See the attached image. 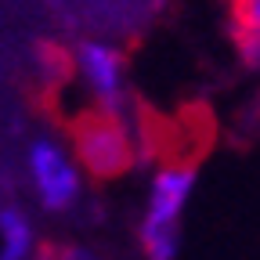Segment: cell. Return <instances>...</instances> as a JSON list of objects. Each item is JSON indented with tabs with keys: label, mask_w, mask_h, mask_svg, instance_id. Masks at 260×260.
Returning <instances> with one entry per match:
<instances>
[{
	"label": "cell",
	"mask_w": 260,
	"mask_h": 260,
	"mask_svg": "<svg viewBox=\"0 0 260 260\" xmlns=\"http://www.w3.org/2000/svg\"><path fill=\"white\" fill-rule=\"evenodd\" d=\"M138 130L145 159L159 170H195L217 141V119L206 102H184L174 112L138 102Z\"/></svg>",
	"instance_id": "6da1fadb"
},
{
	"label": "cell",
	"mask_w": 260,
	"mask_h": 260,
	"mask_svg": "<svg viewBox=\"0 0 260 260\" xmlns=\"http://www.w3.org/2000/svg\"><path fill=\"white\" fill-rule=\"evenodd\" d=\"M65 138H69L80 167L102 184V181H116L123 174H130L134 167V138L123 123V116L109 105H90L76 116H61L58 119Z\"/></svg>",
	"instance_id": "7a4b0ae2"
},
{
	"label": "cell",
	"mask_w": 260,
	"mask_h": 260,
	"mask_svg": "<svg viewBox=\"0 0 260 260\" xmlns=\"http://www.w3.org/2000/svg\"><path fill=\"white\" fill-rule=\"evenodd\" d=\"M29 167H32V177H37V188H40L44 206L65 210V206L76 199L80 181H76L73 167L65 162V155H61L54 145H44V141H40L37 148H32V155H29Z\"/></svg>",
	"instance_id": "3957f363"
},
{
	"label": "cell",
	"mask_w": 260,
	"mask_h": 260,
	"mask_svg": "<svg viewBox=\"0 0 260 260\" xmlns=\"http://www.w3.org/2000/svg\"><path fill=\"white\" fill-rule=\"evenodd\" d=\"M80 65L87 73V83L94 87V94L102 98V105L119 112V98H123V61L116 51H105L98 44L80 47Z\"/></svg>",
	"instance_id": "277c9868"
},
{
	"label": "cell",
	"mask_w": 260,
	"mask_h": 260,
	"mask_svg": "<svg viewBox=\"0 0 260 260\" xmlns=\"http://www.w3.org/2000/svg\"><path fill=\"white\" fill-rule=\"evenodd\" d=\"M191 181H195V170H159L155 184H152V210H148V217L152 220H177L188 191H191Z\"/></svg>",
	"instance_id": "5b68a950"
},
{
	"label": "cell",
	"mask_w": 260,
	"mask_h": 260,
	"mask_svg": "<svg viewBox=\"0 0 260 260\" xmlns=\"http://www.w3.org/2000/svg\"><path fill=\"white\" fill-rule=\"evenodd\" d=\"M228 22H232V40L246 61H260V0H239L228 4Z\"/></svg>",
	"instance_id": "8992f818"
},
{
	"label": "cell",
	"mask_w": 260,
	"mask_h": 260,
	"mask_svg": "<svg viewBox=\"0 0 260 260\" xmlns=\"http://www.w3.org/2000/svg\"><path fill=\"white\" fill-rule=\"evenodd\" d=\"M141 246L148 260H174L177 253V220H152L141 224Z\"/></svg>",
	"instance_id": "52a82bcc"
},
{
	"label": "cell",
	"mask_w": 260,
	"mask_h": 260,
	"mask_svg": "<svg viewBox=\"0 0 260 260\" xmlns=\"http://www.w3.org/2000/svg\"><path fill=\"white\" fill-rule=\"evenodd\" d=\"M29 253V224L18 210H0V260H22Z\"/></svg>",
	"instance_id": "ba28073f"
},
{
	"label": "cell",
	"mask_w": 260,
	"mask_h": 260,
	"mask_svg": "<svg viewBox=\"0 0 260 260\" xmlns=\"http://www.w3.org/2000/svg\"><path fill=\"white\" fill-rule=\"evenodd\" d=\"M37 260H51V253H47V246H40V256Z\"/></svg>",
	"instance_id": "9c48e42d"
},
{
	"label": "cell",
	"mask_w": 260,
	"mask_h": 260,
	"mask_svg": "<svg viewBox=\"0 0 260 260\" xmlns=\"http://www.w3.org/2000/svg\"><path fill=\"white\" fill-rule=\"evenodd\" d=\"M224 4H239V0H224Z\"/></svg>",
	"instance_id": "30bf717a"
}]
</instances>
